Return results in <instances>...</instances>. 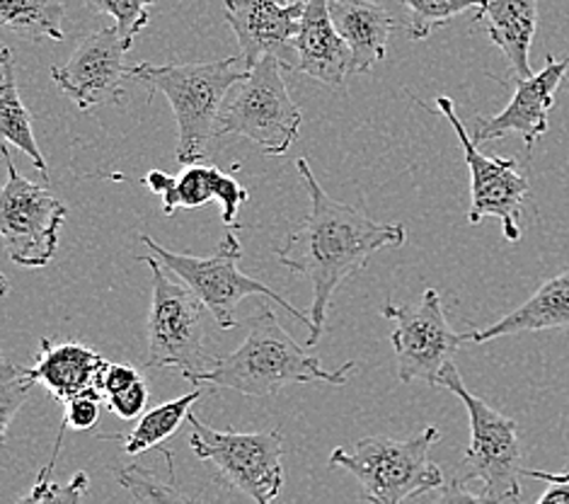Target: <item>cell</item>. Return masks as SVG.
I'll list each match as a JSON object with an SVG mask.
<instances>
[{
	"label": "cell",
	"instance_id": "obj_1",
	"mask_svg": "<svg viewBox=\"0 0 569 504\" xmlns=\"http://www.w3.org/2000/svg\"><path fill=\"white\" fill-rule=\"evenodd\" d=\"M296 168L310 195V211L281 245L279 263L310 281L313 302L308 316L313 325L308 330V347H316L337 286L359 275L376 250L402 245L408 228L378 224L366 211L332 199L316 180L306 158H298Z\"/></svg>",
	"mask_w": 569,
	"mask_h": 504
},
{
	"label": "cell",
	"instance_id": "obj_25",
	"mask_svg": "<svg viewBox=\"0 0 569 504\" xmlns=\"http://www.w3.org/2000/svg\"><path fill=\"white\" fill-rule=\"evenodd\" d=\"M400 3L408 10L405 32L415 42H425L453 18L463 16L468 10H482L487 0H400Z\"/></svg>",
	"mask_w": 569,
	"mask_h": 504
},
{
	"label": "cell",
	"instance_id": "obj_4",
	"mask_svg": "<svg viewBox=\"0 0 569 504\" xmlns=\"http://www.w3.org/2000/svg\"><path fill=\"white\" fill-rule=\"evenodd\" d=\"M437 386L458 395L470 417V444L451 483L468 487L478 481L487 502H519L526 468L517 422L472 395L451 359L441 366Z\"/></svg>",
	"mask_w": 569,
	"mask_h": 504
},
{
	"label": "cell",
	"instance_id": "obj_20",
	"mask_svg": "<svg viewBox=\"0 0 569 504\" xmlns=\"http://www.w3.org/2000/svg\"><path fill=\"white\" fill-rule=\"evenodd\" d=\"M490 42L505 53L513 78H531V45L538 30V0H487L476 12Z\"/></svg>",
	"mask_w": 569,
	"mask_h": 504
},
{
	"label": "cell",
	"instance_id": "obj_12",
	"mask_svg": "<svg viewBox=\"0 0 569 504\" xmlns=\"http://www.w3.org/2000/svg\"><path fill=\"white\" fill-rule=\"evenodd\" d=\"M437 110L449 119L453 127L460 148H463V158L470 168V211L468 221L476 226L485 219H499L501 234L509 243H517L521 238V209L528 195V180L521 175L519 162L513 158H495L485 156L478 141L466 131V125L458 119L456 105L451 98H437Z\"/></svg>",
	"mask_w": 569,
	"mask_h": 504
},
{
	"label": "cell",
	"instance_id": "obj_17",
	"mask_svg": "<svg viewBox=\"0 0 569 504\" xmlns=\"http://www.w3.org/2000/svg\"><path fill=\"white\" fill-rule=\"evenodd\" d=\"M296 71L328 88H342L351 78V49L337 30L328 0H310L296 34Z\"/></svg>",
	"mask_w": 569,
	"mask_h": 504
},
{
	"label": "cell",
	"instance_id": "obj_8",
	"mask_svg": "<svg viewBox=\"0 0 569 504\" xmlns=\"http://www.w3.org/2000/svg\"><path fill=\"white\" fill-rule=\"evenodd\" d=\"M283 66L264 57L230 88L219 136H246L264 156H283L298 141L303 115L281 78Z\"/></svg>",
	"mask_w": 569,
	"mask_h": 504
},
{
	"label": "cell",
	"instance_id": "obj_14",
	"mask_svg": "<svg viewBox=\"0 0 569 504\" xmlns=\"http://www.w3.org/2000/svg\"><path fill=\"white\" fill-rule=\"evenodd\" d=\"M569 68L567 59H555L548 53L543 71L531 78H511L513 95L509 105L499 115H478L472 139L478 144L505 139L507 134H519L528 151H533L538 139H543L550 129L548 115L555 107V92L562 86Z\"/></svg>",
	"mask_w": 569,
	"mask_h": 504
},
{
	"label": "cell",
	"instance_id": "obj_32",
	"mask_svg": "<svg viewBox=\"0 0 569 504\" xmlns=\"http://www.w3.org/2000/svg\"><path fill=\"white\" fill-rule=\"evenodd\" d=\"M139 378H143L131 364H107V369L102 372L100 378V391L104 398H110L114 393L127 391L129 386L137 384Z\"/></svg>",
	"mask_w": 569,
	"mask_h": 504
},
{
	"label": "cell",
	"instance_id": "obj_31",
	"mask_svg": "<svg viewBox=\"0 0 569 504\" xmlns=\"http://www.w3.org/2000/svg\"><path fill=\"white\" fill-rule=\"evenodd\" d=\"M148 403V384L143 378H139L137 384L129 386L127 391L114 393L107 398V405L114 415H119L121 419H133L143 413V407Z\"/></svg>",
	"mask_w": 569,
	"mask_h": 504
},
{
	"label": "cell",
	"instance_id": "obj_26",
	"mask_svg": "<svg viewBox=\"0 0 569 504\" xmlns=\"http://www.w3.org/2000/svg\"><path fill=\"white\" fill-rule=\"evenodd\" d=\"M34 386L37 381L27 372V366H16L10 362L0 366V442L8 439L10 422L30 398Z\"/></svg>",
	"mask_w": 569,
	"mask_h": 504
},
{
	"label": "cell",
	"instance_id": "obj_22",
	"mask_svg": "<svg viewBox=\"0 0 569 504\" xmlns=\"http://www.w3.org/2000/svg\"><path fill=\"white\" fill-rule=\"evenodd\" d=\"M0 136H3L8 146H16L20 154L30 158L39 172L49 177V166L42 151H39L32 129V115L20 98L16 80V59H12V51L8 47L0 51Z\"/></svg>",
	"mask_w": 569,
	"mask_h": 504
},
{
	"label": "cell",
	"instance_id": "obj_9",
	"mask_svg": "<svg viewBox=\"0 0 569 504\" xmlns=\"http://www.w3.org/2000/svg\"><path fill=\"white\" fill-rule=\"evenodd\" d=\"M192 434L189 446L216 466L228 485L257 504L277 500L283 487V434L269 432H219L204 425L194 413L187 417Z\"/></svg>",
	"mask_w": 569,
	"mask_h": 504
},
{
	"label": "cell",
	"instance_id": "obj_23",
	"mask_svg": "<svg viewBox=\"0 0 569 504\" xmlns=\"http://www.w3.org/2000/svg\"><path fill=\"white\" fill-rule=\"evenodd\" d=\"M199 398L201 386H194V391H189L180 395V398L162 403L153 407L151 413H146L139 419V425L124 437V452L129 456H139L148 452V448H160V444L172 437V434L182 427V422H187Z\"/></svg>",
	"mask_w": 569,
	"mask_h": 504
},
{
	"label": "cell",
	"instance_id": "obj_13",
	"mask_svg": "<svg viewBox=\"0 0 569 504\" xmlns=\"http://www.w3.org/2000/svg\"><path fill=\"white\" fill-rule=\"evenodd\" d=\"M129 39L119 34L117 27H102L90 32L76 47L63 66H51V78L57 88L80 112H92L107 105H127L124 80L131 68L124 63Z\"/></svg>",
	"mask_w": 569,
	"mask_h": 504
},
{
	"label": "cell",
	"instance_id": "obj_6",
	"mask_svg": "<svg viewBox=\"0 0 569 504\" xmlns=\"http://www.w3.org/2000/svg\"><path fill=\"white\" fill-rule=\"evenodd\" d=\"M153 277V304L148 316V369H178L189 384L199 386V378L216 366V357L204 345V310L197 294L184 284L172 281L166 265L156 255L139 257Z\"/></svg>",
	"mask_w": 569,
	"mask_h": 504
},
{
	"label": "cell",
	"instance_id": "obj_11",
	"mask_svg": "<svg viewBox=\"0 0 569 504\" xmlns=\"http://www.w3.org/2000/svg\"><path fill=\"white\" fill-rule=\"evenodd\" d=\"M383 318L396 323L390 333V345L398 357V378L402 384L427 381L437 386L441 366L453 357V352L470 343V333H456L441 306L437 289H427L417 304L383 306Z\"/></svg>",
	"mask_w": 569,
	"mask_h": 504
},
{
	"label": "cell",
	"instance_id": "obj_30",
	"mask_svg": "<svg viewBox=\"0 0 569 504\" xmlns=\"http://www.w3.org/2000/svg\"><path fill=\"white\" fill-rule=\"evenodd\" d=\"M63 425L66 429H78V432H88L100 419V407H102V391L100 388H88L83 393L73 395L63 403Z\"/></svg>",
	"mask_w": 569,
	"mask_h": 504
},
{
	"label": "cell",
	"instance_id": "obj_3",
	"mask_svg": "<svg viewBox=\"0 0 569 504\" xmlns=\"http://www.w3.org/2000/svg\"><path fill=\"white\" fill-rule=\"evenodd\" d=\"M246 76L242 57L221 61L194 63H137L131 66V78L139 80L148 92H160L172 107L178 119V160L192 166L207 158L209 144L219 136L221 110L230 88Z\"/></svg>",
	"mask_w": 569,
	"mask_h": 504
},
{
	"label": "cell",
	"instance_id": "obj_19",
	"mask_svg": "<svg viewBox=\"0 0 569 504\" xmlns=\"http://www.w3.org/2000/svg\"><path fill=\"white\" fill-rule=\"evenodd\" d=\"M328 6L335 27L351 49V76L371 73L386 59L396 20L371 0H328Z\"/></svg>",
	"mask_w": 569,
	"mask_h": 504
},
{
	"label": "cell",
	"instance_id": "obj_24",
	"mask_svg": "<svg viewBox=\"0 0 569 504\" xmlns=\"http://www.w3.org/2000/svg\"><path fill=\"white\" fill-rule=\"evenodd\" d=\"M66 10L61 0H0V22L27 39L63 42Z\"/></svg>",
	"mask_w": 569,
	"mask_h": 504
},
{
	"label": "cell",
	"instance_id": "obj_5",
	"mask_svg": "<svg viewBox=\"0 0 569 504\" xmlns=\"http://www.w3.org/2000/svg\"><path fill=\"white\" fill-rule=\"evenodd\" d=\"M441 439L439 427H427L410 439L366 437L355 448H335L330 468L349 471L363 487V497L376 504L425 500L441 490L443 473L429 461L431 446Z\"/></svg>",
	"mask_w": 569,
	"mask_h": 504
},
{
	"label": "cell",
	"instance_id": "obj_27",
	"mask_svg": "<svg viewBox=\"0 0 569 504\" xmlns=\"http://www.w3.org/2000/svg\"><path fill=\"white\" fill-rule=\"evenodd\" d=\"M114 478L131 495V500L137 502H189L192 500L172 485V478L168 483H160L151 471H143L139 466L117 468Z\"/></svg>",
	"mask_w": 569,
	"mask_h": 504
},
{
	"label": "cell",
	"instance_id": "obj_2",
	"mask_svg": "<svg viewBox=\"0 0 569 504\" xmlns=\"http://www.w3.org/2000/svg\"><path fill=\"white\" fill-rule=\"evenodd\" d=\"M248 325L250 333L246 343L216 362L213 369L199 378V386H221L250 395V398H267L287 386H347L355 362L340 369H322L313 354H308L281 328L269 306H260V313L250 318Z\"/></svg>",
	"mask_w": 569,
	"mask_h": 504
},
{
	"label": "cell",
	"instance_id": "obj_10",
	"mask_svg": "<svg viewBox=\"0 0 569 504\" xmlns=\"http://www.w3.org/2000/svg\"><path fill=\"white\" fill-rule=\"evenodd\" d=\"M8 182L0 195V234L6 253L18 267L42 269L59 248L66 221V204L24 177L12 166L8 144L3 146Z\"/></svg>",
	"mask_w": 569,
	"mask_h": 504
},
{
	"label": "cell",
	"instance_id": "obj_21",
	"mask_svg": "<svg viewBox=\"0 0 569 504\" xmlns=\"http://www.w3.org/2000/svg\"><path fill=\"white\" fill-rule=\"evenodd\" d=\"M565 328H569V269L548 279L523 306L511 310L509 316L497 320L490 328L470 333V343L482 345L507 335Z\"/></svg>",
	"mask_w": 569,
	"mask_h": 504
},
{
	"label": "cell",
	"instance_id": "obj_29",
	"mask_svg": "<svg viewBox=\"0 0 569 504\" xmlns=\"http://www.w3.org/2000/svg\"><path fill=\"white\" fill-rule=\"evenodd\" d=\"M156 0H86V6L92 12H100V16H110L117 20V30L119 34L129 39L133 45V39L143 30L151 20V8Z\"/></svg>",
	"mask_w": 569,
	"mask_h": 504
},
{
	"label": "cell",
	"instance_id": "obj_34",
	"mask_svg": "<svg viewBox=\"0 0 569 504\" xmlns=\"http://www.w3.org/2000/svg\"><path fill=\"white\" fill-rule=\"evenodd\" d=\"M281 6H308L310 0H279Z\"/></svg>",
	"mask_w": 569,
	"mask_h": 504
},
{
	"label": "cell",
	"instance_id": "obj_33",
	"mask_svg": "<svg viewBox=\"0 0 569 504\" xmlns=\"http://www.w3.org/2000/svg\"><path fill=\"white\" fill-rule=\"evenodd\" d=\"M528 478H536V481H543L546 490L543 495L538 497V504H569V471L555 475V473H546V471H528L526 468Z\"/></svg>",
	"mask_w": 569,
	"mask_h": 504
},
{
	"label": "cell",
	"instance_id": "obj_18",
	"mask_svg": "<svg viewBox=\"0 0 569 504\" xmlns=\"http://www.w3.org/2000/svg\"><path fill=\"white\" fill-rule=\"evenodd\" d=\"M104 369L107 362L94 349L80 343L53 345L47 337L39 339L34 366H27L37 384H42L61 403L88 388H100Z\"/></svg>",
	"mask_w": 569,
	"mask_h": 504
},
{
	"label": "cell",
	"instance_id": "obj_28",
	"mask_svg": "<svg viewBox=\"0 0 569 504\" xmlns=\"http://www.w3.org/2000/svg\"><path fill=\"white\" fill-rule=\"evenodd\" d=\"M51 473H53V461H47V466L39 471V475H37V483L32 487V493L22 497L18 504H44V502L76 504L88 495V490H90L88 473H83V471L76 473L66 485L53 483Z\"/></svg>",
	"mask_w": 569,
	"mask_h": 504
},
{
	"label": "cell",
	"instance_id": "obj_15",
	"mask_svg": "<svg viewBox=\"0 0 569 504\" xmlns=\"http://www.w3.org/2000/svg\"><path fill=\"white\" fill-rule=\"evenodd\" d=\"M306 6H281L279 0H226V20L238 37L246 71L264 57L296 71V34Z\"/></svg>",
	"mask_w": 569,
	"mask_h": 504
},
{
	"label": "cell",
	"instance_id": "obj_16",
	"mask_svg": "<svg viewBox=\"0 0 569 504\" xmlns=\"http://www.w3.org/2000/svg\"><path fill=\"white\" fill-rule=\"evenodd\" d=\"M143 185L162 197V211H166V216H174L178 209H199L216 199L221 201L223 224L242 228L240 224H236V216L240 204L250 199L248 189L236 177L226 175L216 166L192 162V166H184L180 177H172L162 170H151L143 177Z\"/></svg>",
	"mask_w": 569,
	"mask_h": 504
},
{
	"label": "cell",
	"instance_id": "obj_7",
	"mask_svg": "<svg viewBox=\"0 0 569 504\" xmlns=\"http://www.w3.org/2000/svg\"><path fill=\"white\" fill-rule=\"evenodd\" d=\"M233 230L223 236L219 248H216V253L209 257L172 253L168 248H162L160 243H156L151 236H146V234L141 236V243L158 257L162 265H166V269L174 271V277L184 281L189 289L197 294V298L207 306V310L211 313L216 325H219L221 330L238 328L236 306L248 296L272 298L274 304H279L283 310L289 313V316H293L298 323H303L310 330L313 320H310L308 313L293 308L287 298H281L274 289H269L267 284L248 277L246 271H240L238 263L242 257V245Z\"/></svg>",
	"mask_w": 569,
	"mask_h": 504
}]
</instances>
